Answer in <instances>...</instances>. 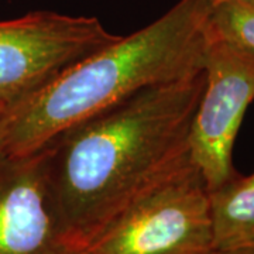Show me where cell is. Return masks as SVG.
I'll return each instance as SVG.
<instances>
[{"instance_id":"obj_8","label":"cell","mask_w":254,"mask_h":254,"mask_svg":"<svg viewBox=\"0 0 254 254\" xmlns=\"http://www.w3.org/2000/svg\"><path fill=\"white\" fill-rule=\"evenodd\" d=\"M208 33L254 53V6L240 3L215 6L209 16Z\"/></svg>"},{"instance_id":"obj_4","label":"cell","mask_w":254,"mask_h":254,"mask_svg":"<svg viewBox=\"0 0 254 254\" xmlns=\"http://www.w3.org/2000/svg\"><path fill=\"white\" fill-rule=\"evenodd\" d=\"M118 38L96 17L33 11L0 21V96L14 105Z\"/></svg>"},{"instance_id":"obj_10","label":"cell","mask_w":254,"mask_h":254,"mask_svg":"<svg viewBox=\"0 0 254 254\" xmlns=\"http://www.w3.org/2000/svg\"><path fill=\"white\" fill-rule=\"evenodd\" d=\"M11 105H13V103H11L9 99L0 96V125H1L4 116L7 115V112H9V109L11 108Z\"/></svg>"},{"instance_id":"obj_6","label":"cell","mask_w":254,"mask_h":254,"mask_svg":"<svg viewBox=\"0 0 254 254\" xmlns=\"http://www.w3.org/2000/svg\"><path fill=\"white\" fill-rule=\"evenodd\" d=\"M0 254H72L55 210L44 148L0 153Z\"/></svg>"},{"instance_id":"obj_9","label":"cell","mask_w":254,"mask_h":254,"mask_svg":"<svg viewBox=\"0 0 254 254\" xmlns=\"http://www.w3.org/2000/svg\"><path fill=\"white\" fill-rule=\"evenodd\" d=\"M205 254H254V249L245 247V249H212Z\"/></svg>"},{"instance_id":"obj_1","label":"cell","mask_w":254,"mask_h":254,"mask_svg":"<svg viewBox=\"0 0 254 254\" xmlns=\"http://www.w3.org/2000/svg\"><path fill=\"white\" fill-rule=\"evenodd\" d=\"M205 72L137 92L43 148L55 210L75 254L190 158Z\"/></svg>"},{"instance_id":"obj_5","label":"cell","mask_w":254,"mask_h":254,"mask_svg":"<svg viewBox=\"0 0 254 254\" xmlns=\"http://www.w3.org/2000/svg\"><path fill=\"white\" fill-rule=\"evenodd\" d=\"M205 83L190 122L188 153L209 192L232 180L233 145L254 100V53L209 36Z\"/></svg>"},{"instance_id":"obj_3","label":"cell","mask_w":254,"mask_h":254,"mask_svg":"<svg viewBox=\"0 0 254 254\" xmlns=\"http://www.w3.org/2000/svg\"><path fill=\"white\" fill-rule=\"evenodd\" d=\"M212 249L209 190L188 158L75 254H205Z\"/></svg>"},{"instance_id":"obj_2","label":"cell","mask_w":254,"mask_h":254,"mask_svg":"<svg viewBox=\"0 0 254 254\" xmlns=\"http://www.w3.org/2000/svg\"><path fill=\"white\" fill-rule=\"evenodd\" d=\"M212 9L210 0H180L151 24L119 36L11 105L0 125V153L38 151L137 92L202 72Z\"/></svg>"},{"instance_id":"obj_7","label":"cell","mask_w":254,"mask_h":254,"mask_svg":"<svg viewBox=\"0 0 254 254\" xmlns=\"http://www.w3.org/2000/svg\"><path fill=\"white\" fill-rule=\"evenodd\" d=\"M213 249H254V173L209 192Z\"/></svg>"},{"instance_id":"obj_11","label":"cell","mask_w":254,"mask_h":254,"mask_svg":"<svg viewBox=\"0 0 254 254\" xmlns=\"http://www.w3.org/2000/svg\"><path fill=\"white\" fill-rule=\"evenodd\" d=\"M212 6H219V4H226V3H240V4H252L254 6V0H210Z\"/></svg>"}]
</instances>
